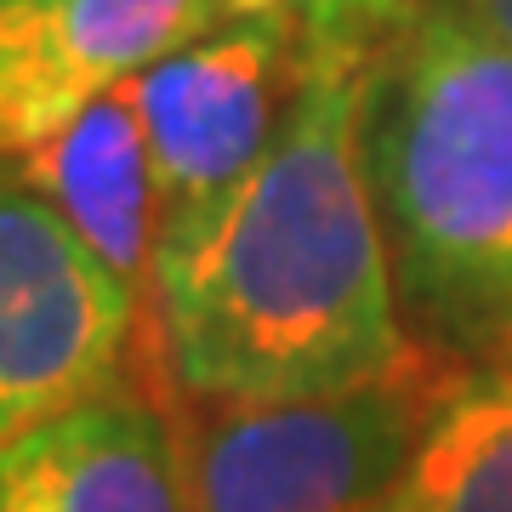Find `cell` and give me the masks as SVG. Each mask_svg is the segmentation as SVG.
I'll use <instances>...</instances> for the list:
<instances>
[{
	"mask_svg": "<svg viewBox=\"0 0 512 512\" xmlns=\"http://www.w3.org/2000/svg\"><path fill=\"white\" fill-rule=\"evenodd\" d=\"M359 154L410 342H512V40L478 0H421L365 57Z\"/></svg>",
	"mask_w": 512,
	"mask_h": 512,
	"instance_id": "cell-2",
	"label": "cell"
},
{
	"mask_svg": "<svg viewBox=\"0 0 512 512\" xmlns=\"http://www.w3.org/2000/svg\"><path fill=\"white\" fill-rule=\"evenodd\" d=\"M501 365H507V370H512V342H507V348H501Z\"/></svg>",
	"mask_w": 512,
	"mask_h": 512,
	"instance_id": "cell-13",
	"label": "cell"
},
{
	"mask_svg": "<svg viewBox=\"0 0 512 512\" xmlns=\"http://www.w3.org/2000/svg\"><path fill=\"white\" fill-rule=\"evenodd\" d=\"M416 6L421 0H308L302 35H308V46H325V52L370 57Z\"/></svg>",
	"mask_w": 512,
	"mask_h": 512,
	"instance_id": "cell-10",
	"label": "cell"
},
{
	"mask_svg": "<svg viewBox=\"0 0 512 512\" xmlns=\"http://www.w3.org/2000/svg\"><path fill=\"white\" fill-rule=\"evenodd\" d=\"M365 57L308 46L268 160L217 228L148 279V330L183 404L330 399L410 359L359 154Z\"/></svg>",
	"mask_w": 512,
	"mask_h": 512,
	"instance_id": "cell-1",
	"label": "cell"
},
{
	"mask_svg": "<svg viewBox=\"0 0 512 512\" xmlns=\"http://www.w3.org/2000/svg\"><path fill=\"white\" fill-rule=\"evenodd\" d=\"M302 69H308L302 18H274L211 29L137 74L160 177L154 274L183 262L256 177L296 103Z\"/></svg>",
	"mask_w": 512,
	"mask_h": 512,
	"instance_id": "cell-4",
	"label": "cell"
},
{
	"mask_svg": "<svg viewBox=\"0 0 512 512\" xmlns=\"http://www.w3.org/2000/svg\"><path fill=\"white\" fill-rule=\"evenodd\" d=\"M12 171L46 205L63 211V222L114 274L148 296L154 239H160V177H154V148H148L137 80L103 92L57 137H46L23 160H12Z\"/></svg>",
	"mask_w": 512,
	"mask_h": 512,
	"instance_id": "cell-8",
	"label": "cell"
},
{
	"mask_svg": "<svg viewBox=\"0 0 512 512\" xmlns=\"http://www.w3.org/2000/svg\"><path fill=\"white\" fill-rule=\"evenodd\" d=\"M0 512H194L183 416L126 370L0 444Z\"/></svg>",
	"mask_w": 512,
	"mask_h": 512,
	"instance_id": "cell-7",
	"label": "cell"
},
{
	"mask_svg": "<svg viewBox=\"0 0 512 512\" xmlns=\"http://www.w3.org/2000/svg\"><path fill=\"white\" fill-rule=\"evenodd\" d=\"M222 23L217 0H18L0 6V165Z\"/></svg>",
	"mask_w": 512,
	"mask_h": 512,
	"instance_id": "cell-6",
	"label": "cell"
},
{
	"mask_svg": "<svg viewBox=\"0 0 512 512\" xmlns=\"http://www.w3.org/2000/svg\"><path fill=\"white\" fill-rule=\"evenodd\" d=\"M148 296L0 165V444L114 387Z\"/></svg>",
	"mask_w": 512,
	"mask_h": 512,
	"instance_id": "cell-5",
	"label": "cell"
},
{
	"mask_svg": "<svg viewBox=\"0 0 512 512\" xmlns=\"http://www.w3.org/2000/svg\"><path fill=\"white\" fill-rule=\"evenodd\" d=\"M478 12H484V18H490L495 29L512 40V0H478Z\"/></svg>",
	"mask_w": 512,
	"mask_h": 512,
	"instance_id": "cell-12",
	"label": "cell"
},
{
	"mask_svg": "<svg viewBox=\"0 0 512 512\" xmlns=\"http://www.w3.org/2000/svg\"><path fill=\"white\" fill-rule=\"evenodd\" d=\"M0 6H18V0H0Z\"/></svg>",
	"mask_w": 512,
	"mask_h": 512,
	"instance_id": "cell-14",
	"label": "cell"
},
{
	"mask_svg": "<svg viewBox=\"0 0 512 512\" xmlns=\"http://www.w3.org/2000/svg\"><path fill=\"white\" fill-rule=\"evenodd\" d=\"M382 512H512V370H467Z\"/></svg>",
	"mask_w": 512,
	"mask_h": 512,
	"instance_id": "cell-9",
	"label": "cell"
},
{
	"mask_svg": "<svg viewBox=\"0 0 512 512\" xmlns=\"http://www.w3.org/2000/svg\"><path fill=\"white\" fill-rule=\"evenodd\" d=\"M461 376V359L410 348L382 382L330 399L188 404L177 416L194 512H382Z\"/></svg>",
	"mask_w": 512,
	"mask_h": 512,
	"instance_id": "cell-3",
	"label": "cell"
},
{
	"mask_svg": "<svg viewBox=\"0 0 512 512\" xmlns=\"http://www.w3.org/2000/svg\"><path fill=\"white\" fill-rule=\"evenodd\" d=\"M308 0H217L228 23H274V18H302Z\"/></svg>",
	"mask_w": 512,
	"mask_h": 512,
	"instance_id": "cell-11",
	"label": "cell"
}]
</instances>
